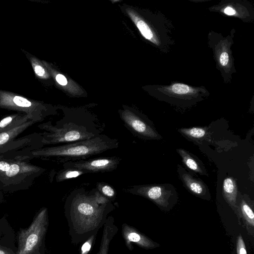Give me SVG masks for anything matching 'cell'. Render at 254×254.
<instances>
[{
	"label": "cell",
	"mask_w": 254,
	"mask_h": 254,
	"mask_svg": "<svg viewBox=\"0 0 254 254\" xmlns=\"http://www.w3.org/2000/svg\"><path fill=\"white\" fill-rule=\"evenodd\" d=\"M182 178L186 186L191 191L197 195H201L204 192L205 188L201 182L188 174H184Z\"/></svg>",
	"instance_id": "16"
},
{
	"label": "cell",
	"mask_w": 254,
	"mask_h": 254,
	"mask_svg": "<svg viewBox=\"0 0 254 254\" xmlns=\"http://www.w3.org/2000/svg\"><path fill=\"white\" fill-rule=\"evenodd\" d=\"M181 131L188 136L195 138H201L206 134L205 130L202 128L199 127L182 128Z\"/></svg>",
	"instance_id": "21"
},
{
	"label": "cell",
	"mask_w": 254,
	"mask_h": 254,
	"mask_svg": "<svg viewBox=\"0 0 254 254\" xmlns=\"http://www.w3.org/2000/svg\"><path fill=\"white\" fill-rule=\"evenodd\" d=\"M113 208L110 200L96 188L90 191L83 188L74 190L68 196L65 204L68 219L75 223L74 229H80V231L96 228L97 222L102 220Z\"/></svg>",
	"instance_id": "1"
},
{
	"label": "cell",
	"mask_w": 254,
	"mask_h": 254,
	"mask_svg": "<svg viewBox=\"0 0 254 254\" xmlns=\"http://www.w3.org/2000/svg\"><path fill=\"white\" fill-rule=\"evenodd\" d=\"M96 189L102 194L109 199L115 196L116 192L114 189L108 184L103 182L98 183Z\"/></svg>",
	"instance_id": "20"
},
{
	"label": "cell",
	"mask_w": 254,
	"mask_h": 254,
	"mask_svg": "<svg viewBox=\"0 0 254 254\" xmlns=\"http://www.w3.org/2000/svg\"><path fill=\"white\" fill-rule=\"evenodd\" d=\"M130 17L135 23L137 27L140 31L142 36L147 40H149L154 43L157 42L154 39V35L152 31L147 24L143 20L137 17L132 12H128Z\"/></svg>",
	"instance_id": "15"
},
{
	"label": "cell",
	"mask_w": 254,
	"mask_h": 254,
	"mask_svg": "<svg viewBox=\"0 0 254 254\" xmlns=\"http://www.w3.org/2000/svg\"><path fill=\"white\" fill-rule=\"evenodd\" d=\"M0 254H15L14 253L9 249L0 246Z\"/></svg>",
	"instance_id": "28"
},
{
	"label": "cell",
	"mask_w": 254,
	"mask_h": 254,
	"mask_svg": "<svg viewBox=\"0 0 254 254\" xmlns=\"http://www.w3.org/2000/svg\"><path fill=\"white\" fill-rule=\"evenodd\" d=\"M219 61L222 66H226L228 64L229 56L227 52H224L221 53L219 58Z\"/></svg>",
	"instance_id": "26"
},
{
	"label": "cell",
	"mask_w": 254,
	"mask_h": 254,
	"mask_svg": "<svg viewBox=\"0 0 254 254\" xmlns=\"http://www.w3.org/2000/svg\"><path fill=\"white\" fill-rule=\"evenodd\" d=\"M237 250L238 254H247L245 243L241 236L238 238Z\"/></svg>",
	"instance_id": "25"
},
{
	"label": "cell",
	"mask_w": 254,
	"mask_h": 254,
	"mask_svg": "<svg viewBox=\"0 0 254 254\" xmlns=\"http://www.w3.org/2000/svg\"><path fill=\"white\" fill-rule=\"evenodd\" d=\"M56 80L58 83L62 85H65L67 83L66 78L64 75L61 74H58L56 76Z\"/></svg>",
	"instance_id": "27"
},
{
	"label": "cell",
	"mask_w": 254,
	"mask_h": 254,
	"mask_svg": "<svg viewBox=\"0 0 254 254\" xmlns=\"http://www.w3.org/2000/svg\"><path fill=\"white\" fill-rule=\"evenodd\" d=\"M122 158L119 156H107L87 159L63 163L64 169H75L87 173L110 172L116 170Z\"/></svg>",
	"instance_id": "7"
},
{
	"label": "cell",
	"mask_w": 254,
	"mask_h": 254,
	"mask_svg": "<svg viewBox=\"0 0 254 254\" xmlns=\"http://www.w3.org/2000/svg\"><path fill=\"white\" fill-rule=\"evenodd\" d=\"M0 108L25 114L36 123L43 121L47 116L51 114L48 106L40 101L0 89Z\"/></svg>",
	"instance_id": "5"
},
{
	"label": "cell",
	"mask_w": 254,
	"mask_h": 254,
	"mask_svg": "<svg viewBox=\"0 0 254 254\" xmlns=\"http://www.w3.org/2000/svg\"><path fill=\"white\" fill-rule=\"evenodd\" d=\"M224 12L229 15H234L236 11L232 7L228 6L224 9Z\"/></svg>",
	"instance_id": "29"
},
{
	"label": "cell",
	"mask_w": 254,
	"mask_h": 254,
	"mask_svg": "<svg viewBox=\"0 0 254 254\" xmlns=\"http://www.w3.org/2000/svg\"><path fill=\"white\" fill-rule=\"evenodd\" d=\"M122 234L126 244L130 250L132 249L131 242L144 248L149 249L154 247V244L150 240L126 224H124L122 226Z\"/></svg>",
	"instance_id": "10"
},
{
	"label": "cell",
	"mask_w": 254,
	"mask_h": 254,
	"mask_svg": "<svg viewBox=\"0 0 254 254\" xmlns=\"http://www.w3.org/2000/svg\"><path fill=\"white\" fill-rule=\"evenodd\" d=\"M241 208L243 214L247 221L253 226L254 222V214L252 209L248 204L245 202H243L242 203Z\"/></svg>",
	"instance_id": "23"
},
{
	"label": "cell",
	"mask_w": 254,
	"mask_h": 254,
	"mask_svg": "<svg viewBox=\"0 0 254 254\" xmlns=\"http://www.w3.org/2000/svg\"><path fill=\"white\" fill-rule=\"evenodd\" d=\"M85 174L86 173L84 172L77 169L64 168L57 173L56 181L57 182H61Z\"/></svg>",
	"instance_id": "18"
},
{
	"label": "cell",
	"mask_w": 254,
	"mask_h": 254,
	"mask_svg": "<svg viewBox=\"0 0 254 254\" xmlns=\"http://www.w3.org/2000/svg\"><path fill=\"white\" fill-rule=\"evenodd\" d=\"M118 231L112 216L108 217L104 224L103 235L98 254H108L109 244L114 236Z\"/></svg>",
	"instance_id": "12"
},
{
	"label": "cell",
	"mask_w": 254,
	"mask_h": 254,
	"mask_svg": "<svg viewBox=\"0 0 254 254\" xmlns=\"http://www.w3.org/2000/svg\"><path fill=\"white\" fill-rule=\"evenodd\" d=\"M120 117L125 126L134 135L145 139L158 138V134L152 126L134 111L125 109L121 112Z\"/></svg>",
	"instance_id": "8"
},
{
	"label": "cell",
	"mask_w": 254,
	"mask_h": 254,
	"mask_svg": "<svg viewBox=\"0 0 254 254\" xmlns=\"http://www.w3.org/2000/svg\"><path fill=\"white\" fill-rule=\"evenodd\" d=\"M169 89L177 94H186L193 91V89L188 85L181 83H175Z\"/></svg>",
	"instance_id": "22"
},
{
	"label": "cell",
	"mask_w": 254,
	"mask_h": 254,
	"mask_svg": "<svg viewBox=\"0 0 254 254\" xmlns=\"http://www.w3.org/2000/svg\"><path fill=\"white\" fill-rule=\"evenodd\" d=\"M223 191L227 199L232 204L236 202L237 189L235 183L231 178H226L223 182Z\"/></svg>",
	"instance_id": "17"
},
{
	"label": "cell",
	"mask_w": 254,
	"mask_h": 254,
	"mask_svg": "<svg viewBox=\"0 0 254 254\" xmlns=\"http://www.w3.org/2000/svg\"><path fill=\"white\" fill-rule=\"evenodd\" d=\"M35 123L32 120H29L17 127L0 133V151L14 140L19 134Z\"/></svg>",
	"instance_id": "13"
},
{
	"label": "cell",
	"mask_w": 254,
	"mask_h": 254,
	"mask_svg": "<svg viewBox=\"0 0 254 254\" xmlns=\"http://www.w3.org/2000/svg\"><path fill=\"white\" fill-rule=\"evenodd\" d=\"M178 152L182 156L183 162L188 168L195 172L202 173V171L198 163L189 154L183 149H179Z\"/></svg>",
	"instance_id": "19"
},
{
	"label": "cell",
	"mask_w": 254,
	"mask_h": 254,
	"mask_svg": "<svg viewBox=\"0 0 254 254\" xmlns=\"http://www.w3.org/2000/svg\"><path fill=\"white\" fill-rule=\"evenodd\" d=\"M43 145H59L90 139L101 134L103 128L100 123L90 115L66 114L53 124L51 121L38 126Z\"/></svg>",
	"instance_id": "2"
},
{
	"label": "cell",
	"mask_w": 254,
	"mask_h": 254,
	"mask_svg": "<svg viewBox=\"0 0 254 254\" xmlns=\"http://www.w3.org/2000/svg\"><path fill=\"white\" fill-rule=\"evenodd\" d=\"M29 151H8L0 154V192L28 189L46 170L30 163Z\"/></svg>",
	"instance_id": "3"
},
{
	"label": "cell",
	"mask_w": 254,
	"mask_h": 254,
	"mask_svg": "<svg viewBox=\"0 0 254 254\" xmlns=\"http://www.w3.org/2000/svg\"><path fill=\"white\" fill-rule=\"evenodd\" d=\"M119 142L104 134L82 141L42 147L31 151L28 154L33 157L55 158L60 162L87 159L108 150L116 149Z\"/></svg>",
	"instance_id": "4"
},
{
	"label": "cell",
	"mask_w": 254,
	"mask_h": 254,
	"mask_svg": "<svg viewBox=\"0 0 254 254\" xmlns=\"http://www.w3.org/2000/svg\"><path fill=\"white\" fill-rule=\"evenodd\" d=\"M48 224V210L46 208H42L30 226L20 231L16 254H35L41 245Z\"/></svg>",
	"instance_id": "6"
},
{
	"label": "cell",
	"mask_w": 254,
	"mask_h": 254,
	"mask_svg": "<svg viewBox=\"0 0 254 254\" xmlns=\"http://www.w3.org/2000/svg\"><path fill=\"white\" fill-rule=\"evenodd\" d=\"M95 236L92 235L82 246L81 249V254H88L90 251Z\"/></svg>",
	"instance_id": "24"
},
{
	"label": "cell",
	"mask_w": 254,
	"mask_h": 254,
	"mask_svg": "<svg viewBox=\"0 0 254 254\" xmlns=\"http://www.w3.org/2000/svg\"><path fill=\"white\" fill-rule=\"evenodd\" d=\"M21 50L25 54L33 68L35 75L41 79H46L49 77L48 72L44 66L42 62L34 56L33 55L21 49Z\"/></svg>",
	"instance_id": "14"
},
{
	"label": "cell",
	"mask_w": 254,
	"mask_h": 254,
	"mask_svg": "<svg viewBox=\"0 0 254 254\" xmlns=\"http://www.w3.org/2000/svg\"><path fill=\"white\" fill-rule=\"evenodd\" d=\"M126 190L130 193L147 197L160 205L164 206L167 204L168 192L159 186H133L127 188Z\"/></svg>",
	"instance_id": "9"
},
{
	"label": "cell",
	"mask_w": 254,
	"mask_h": 254,
	"mask_svg": "<svg viewBox=\"0 0 254 254\" xmlns=\"http://www.w3.org/2000/svg\"><path fill=\"white\" fill-rule=\"evenodd\" d=\"M29 120L30 117L25 114L17 112L6 116L0 120V133L19 127Z\"/></svg>",
	"instance_id": "11"
}]
</instances>
